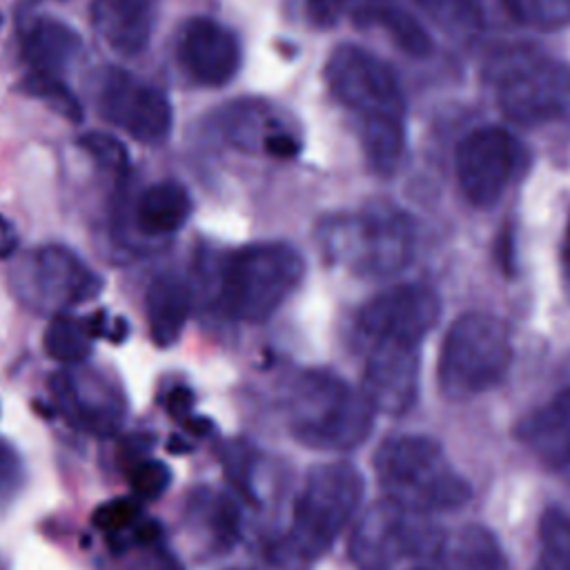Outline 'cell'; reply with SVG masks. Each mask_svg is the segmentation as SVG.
Listing matches in <instances>:
<instances>
[{
    "label": "cell",
    "instance_id": "cell-34",
    "mask_svg": "<svg viewBox=\"0 0 570 570\" xmlns=\"http://www.w3.org/2000/svg\"><path fill=\"white\" fill-rule=\"evenodd\" d=\"M165 407L176 421H187L191 416V407H194V392L185 385H176L165 396Z\"/></svg>",
    "mask_w": 570,
    "mask_h": 570
},
{
    "label": "cell",
    "instance_id": "cell-40",
    "mask_svg": "<svg viewBox=\"0 0 570 570\" xmlns=\"http://www.w3.org/2000/svg\"><path fill=\"white\" fill-rule=\"evenodd\" d=\"M566 236H570V225H568V234Z\"/></svg>",
    "mask_w": 570,
    "mask_h": 570
},
{
    "label": "cell",
    "instance_id": "cell-11",
    "mask_svg": "<svg viewBox=\"0 0 570 570\" xmlns=\"http://www.w3.org/2000/svg\"><path fill=\"white\" fill-rule=\"evenodd\" d=\"M519 142L501 127H479L456 147L454 171L463 196L476 207H492L519 167Z\"/></svg>",
    "mask_w": 570,
    "mask_h": 570
},
{
    "label": "cell",
    "instance_id": "cell-16",
    "mask_svg": "<svg viewBox=\"0 0 570 570\" xmlns=\"http://www.w3.org/2000/svg\"><path fill=\"white\" fill-rule=\"evenodd\" d=\"M89 13L98 38L114 53L134 58L149 47L158 0H91Z\"/></svg>",
    "mask_w": 570,
    "mask_h": 570
},
{
    "label": "cell",
    "instance_id": "cell-26",
    "mask_svg": "<svg viewBox=\"0 0 570 570\" xmlns=\"http://www.w3.org/2000/svg\"><path fill=\"white\" fill-rule=\"evenodd\" d=\"M361 140L370 165L379 174H392L403 156L405 127L403 120H385L361 125Z\"/></svg>",
    "mask_w": 570,
    "mask_h": 570
},
{
    "label": "cell",
    "instance_id": "cell-31",
    "mask_svg": "<svg viewBox=\"0 0 570 570\" xmlns=\"http://www.w3.org/2000/svg\"><path fill=\"white\" fill-rule=\"evenodd\" d=\"M129 483H131V490H134V494L138 499L154 501V499H158L169 488L171 470L163 461L147 459V461H140V463H136L131 468Z\"/></svg>",
    "mask_w": 570,
    "mask_h": 570
},
{
    "label": "cell",
    "instance_id": "cell-28",
    "mask_svg": "<svg viewBox=\"0 0 570 570\" xmlns=\"http://www.w3.org/2000/svg\"><path fill=\"white\" fill-rule=\"evenodd\" d=\"M521 24L543 31L570 27V0H501Z\"/></svg>",
    "mask_w": 570,
    "mask_h": 570
},
{
    "label": "cell",
    "instance_id": "cell-33",
    "mask_svg": "<svg viewBox=\"0 0 570 570\" xmlns=\"http://www.w3.org/2000/svg\"><path fill=\"white\" fill-rule=\"evenodd\" d=\"M24 483V463L18 450L0 436V501H9Z\"/></svg>",
    "mask_w": 570,
    "mask_h": 570
},
{
    "label": "cell",
    "instance_id": "cell-30",
    "mask_svg": "<svg viewBox=\"0 0 570 570\" xmlns=\"http://www.w3.org/2000/svg\"><path fill=\"white\" fill-rule=\"evenodd\" d=\"M78 147L87 151L100 167L111 171H125L127 169V147L111 134L105 131H87L78 138Z\"/></svg>",
    "mask_w": 570,
    "mask_h": 570
},
{
    "label": "cell",
    "instance_id": "cell-14",
    "mask_svg": "<svg viewBox=\"0 0 570 570\" xmlns=\"http://www.w3.org/2000/svg\"><path fill=\"white\" fill-rule=\"evenodd\" d=\"M363 394L376 412L403 414L419 394V347L376 341L367 343Z\"/></svg>",
    "mask_w": 570,
    "mask_h": 570
},
{
    "label": "cell",
    "instance_id": "cell-24",
    "mask_svg": "<svg viewBox=\"0 0 570 570\" xmlns=\"http://www.w3.org/2000/svg\"><path fill=\"white\" fill-rule=\"evenodd\" d=\"M91 338L94 334L89 332L87 321L73 318L62 312L56 314L47 325L42 345L49 358L65 365H76L91 354Z\"/></svg>",
    "mask_w": 570,
    "mask_h": 570
},
{
    "label": "cell",
    "instance_id": "cell-7",
    "mask_svg": "<svg viewBox=\"0 0 570 570\" xmlns=\"http://www.w3.org/2000/svg\"><path fill=\"white\" fill-rule=\"evenodd\" d=\"M505 118L543 125L570 118V65L528 51L505 56L494 73Z\"/></svg>",
    "mask_w": 570,
    "mask_h": 570
},
{
    "label": "cell",
    "instance_id": "cell-22",
    "mask_svg": "<svg viewBox=\"0 0 570 570\" xmlns=\"http://www.w3.org/2000/svg\"><path fill=\"white\" fill-rule=\"evenodd\" d=\"M441 548L445 570H505V557L497 537L483 525H463Z\"/></svg>",
    "mask_w": 570,
    "mask_h": 570
},
{
    "label": "cell",
    "instance_id": "cell-5",
    "mask_svg": "<svg viewBox=\"0 0 570 570\" xmlns=\"http://www.w3.org/2000/svg\"><path fill=\"white\" fill-rule=\"evenodd\" d=\"M512 361L508 325L485 312L459 316L441 345L439 385L450 399H465L494 387Z\"/></svg>",
    "mask_w": 570,
    "mask_h": 570
},
{
    "label": "cell",
    "instance_id": "cell-8",
    "mask_svg": "<svg viewBox=\"0 0 570 570\" xmlns=\"http://www.w3.org/2000/svg\"><path fill=\"white\" fill-rule=\"evenodd\" d=\"M439 548L428 512L412 510L392 499L372 503L356 521L347 552L358 570H392L403 559H416Z\"/></svg>",
    "mask_w": 570,
    "mask_h": 570
},
{
    "label": "cell",
    "instance_id": "cell-29",
    "mask_svg": "<svg viewBox=\"0 0 570 570\" xmlns=\"http://www.w3.org/2000/svg\"><path fill=\"white\" fill-rule=\"evenodd\" d=\"M441 29L470 36L481 27V13L472 0H414Z\"/></svg>",
    "mask_w": 570,
    "mask_h": 570
},
{
    "label": "cell",
    "instance_id": "cell-1",
    "mask_svg": "<svg viewBox=\"0 0 570 570\" xmlns=\"http://www.w3.org/2000/svg\"><path fill=\"white\" fill-rule=\"evenodd\" d=\"M374 412L363 390L325 370L303 372L287 396L294 439L321 452H347L361 445L372 432Z\"/></svg>",
    "mask_w": 570,
    "mask_h": 570
},
{
    "label": "cell",
    "instance_id": "cell-12",
    "mask_svg": "<svg viewBox=\"0 0 570 570\" xmlns=\"http://www.w3.org/2000/svg\"><path fill=\"white\" fill-rule=\"evenodd\" d=\"M441 316L439 294L421 283L396 285L370 298L356 318L365 343L392 341L419 347Z\"/></svg>",
    "mask_w": 570,
    "mask_h": 570
},
{
    "label": "cell",
    "instance_id": "cell-18",
    "mask_svg": "<svg viewBox=\"0 0 570 570\" xmlns=\"http://www.w3.org/2000/svg\"><path fill=\"white\" fill-rule=\"evenodd\" d=\"M22 56L31 71L58 76L82 56V38L62 20L40 18L22 40Z\"/></svg>",
    "mask_w": 570,
    "mask_h": 570
},
{
    "label": "cell",
    "instance_id": "cell-38",
    "mask_svg": "<svg viewBox=\"0 0 570 570\" xmlns=\"http://www.w3.org/2000/svg\"><path fill=\"white\" fill-rule=\"evenodd\" d=\"M0 570H7V563L0 559Z\"/></svg>",
    "mask_w": 570,
    "mask_h": 570
},
{
    "label": "cell",
    "instance_id": "cell-35",
    "mask_svg": "<svg viewBox=\"0 0 570 570\" xmlns=\"http://www.w3.org/2000/svg\"><path fill=\"white\" fill-rule=\"evenodd\" d=\"M18 249V232L7 216L0 214V258H9Z\"/></svg>",
    "mask_w": 570,
    "mask_h": 570
},
{
    "label": "cell",
    "instance_id": "cell-39",
    "mask_svg": "<svg viewBox=\"0 0 570 570\" xmlns=\"http://www.w3.org/2000/svg\"><path fill=\"white\" fill-rule=\"evenodd\" d=\"M53 2H67V0H53Z\"/></svg>",
    "mask_w": 570,
    "mask_h": 570
},
{
    "label": "cell",
    "instance_id": "cell-27",
    "mask_svg": "<svg viewBox=\"0 0 570 570\" xmlns=\"http://www.w3.org/2000/svg\"><path fill=\"white\" fill-rule=\"evenodd\" d=\"M20 91H24L31 98H38L47 102L58 116H62L69 122H80L82 120V105L76 98V94L53 73H40L31 71L22 85Z\"/></svg>",
    "mask_w": 570,
    "mask_h": 570
},
{
    "label": "cell",
    "instance_id": "cell-15",
    "mask_svg": "<svg viewBox=\"0 0 570 570\" xmlns=\"http://www.w3.org/2000/svg\"><path fill=\"white\" fill-rule=\"evenodd\" d=\"M178 58L196 82L223 87L240 67V45L225 24L212 18H191L180 29Z\"/></svg>",
    "mask_w": 570,
    "mask_h": 570
},
{
    "label": "cell",
    "instance_id": "cell-20",
    "mask_svg": "<svg viewBox=\"0 0 570 570\" xmlns=\"http://www.w3.org/2000/svg\"><path fill=\"white\" fill-rule=\"evenodd\" d=\"M191 214V198L176 180H160L140 191L134 207V223L145 236H167L178 232Z\"/></svg>",
    "mask_w": 570,
    "mask_h": 570
},
{
    "label": "cell",
    "instance_id": "cell-10",
    "mask_svg": "<svg viewBox=\"0 0 570 570\" xmlns=\"http://www.w3.org/2000/svg\"><path fill=\"white\" fill-rule=\"evenodd\" d=\"M102 289V278L87 267L78 254L62 245H45L29 256V263L18 274L20 298L36 307L62 314L76 305L96 298Z\"/></svg>",
    "mask_w": 570,
    "mask_h": 570
},
{
    "label": "cell",
    "instance_id": "cell-17",
    "mask_svg": "<svg viewBox=\"0 0 570 570\" xmlns=\"http://www.w3.org/2000/svg\"><path fill=\"white\" fill-rule=\"evenodd\" d=\"M521 445L548 468L570 465V387L521 419L517 428Z\"/></svg>",
    "mask_w": 570,
    "mask_h": 570
},
{
    "label": "cell",
    "instance_id": "cell-21",
    "mask_svg": "<svg viewBox=\"0 0 570 570\" xmlns=\"http://www.w3.org/2000/svg\"><path fill=\"white\" fill-rule=\"evenodd\" d=\"M145 312L154 343L158 347L174 345L189 316L187 285L174 274L156 276L145 294Z\"/></svg>",
    "mask_w": 570,
    "mask_h": 570
},
{
    "label": "cell",
    "instance_id": "cell-23",
    "mask_svg": "<svg viewBox=\"0 0 570 570\" xmlns=\"http://www.w3.org/2000/svg\"><path fill=\"white\" fill-rule=\"evenodd\" d=\"M354 18L358 22L381 27L410 56H428L432 51L428 31L394 0H358Z\"/></svg>",
    "mask_w": 570,
    "mask_h": 570
},
{
    "label": "cell",
    "instance_id": "cell-4",
    "mask_svg": "<svg viewBox=\"0 0 570 570\" xmlns=\"http://www.w3.org/2000/svg\"><path fill=\"white\" fill-rule=\"evenodd\" d=\"M305 263L287 243H252L232 252L220 272V301L229 316L247 323L269 318L298 287Z\"/></svg>",
    "mask_w": 570,
    "mask_h": 570
},
{
    "label": "cell",
    "instance_id": "cell-2",
    "mask_svg": "<svg viewBox=\"0 0 570 570\" xmlns=\"http://www.w3.org/2000/svg\"><path fill=\"white\" fill-rule=\"evenodd\" d=\"M374 470L385 497L419 512L463 505L472 490L448 461L443 448L421 434H401L381 443Z\"/></svg>",
    "mask_w": 570,
    "mask_h": 570
},
{
    "label": "cell",
    "instance_id": "cell-36",
    "mask_svg": "<svg viewBox=\"0 0 570 570\" xmlns=\"http://www.w3.org/2000/svg\"><path fill=\"white\" fill-rule=\"evenodd\" d=\"M158 570H185L171 554H163L160 563H158Z\"/></svg>",
    "mask_w": 570,
    "mask_h": 570
},
{
    "label": "cell",
    "instance_id": "cell-25",
    "mask_svg": "<svg viewBox=\"0 0 570 570\" xmlns=\"http://www.w3.org/2000/svg\"><path fill=\"white\" fill-rule=\"evenodd\" d=\"M534 570H570V517L559 508L541 514Z\"/></svg>",
    "mask_w": 570,
    "mask_h": 570
},
{
    "label": "cell",
    "instance_id": "cell-9",
    "mask_svg": "<svg viewBox=\"0 0 570 570\" xmlns=\"http://www.w3.org/2000/svg\"><path fill=\"white\" fill-rule=\"evenodd\" d=\"M332 96L354 111L361 125L403 120L405 105L392 69L358 45H338L325 62Z\"/></svg>",
    "mask_w": 570,
    "mask_h": 570
},
{
    "label": "cell",
    "instance_id": "cell-37",
    "mask_svg": "<svg viewBox=\"0 0 570 570\" xmlns=\"http://www.w3.org/2000/svg\"><path fill=\"white\" fill-rule=\"evenodd\" d=\"M410 570H432V568H425V566H416V568H410Z\"/></svg>",
    "mask_w": 570,
    "mask_h": 570
},
{
    "label": "cell",
    "instance_id": "cell-32",
    "mask_svg": "<svg viewBox=\"0 0 570 570\" xmlns=\"http://www.w3.org/2000/svg\"><path fill=\"white\" fill-rule=\"evenodd\" d=\"M140 501L138 497H120V499H111L107 503H102L91 521L96 528L105 530V532H122L127 528H131L138 519H140Z\"/></svg>",
    "mask_w": 570,
    "mask_h": 570
},
{
    "label": "cell",
    "instance_id": "cell-6",
    "mask_svg": "<svg viewBox=\"0 0 570 570\" xmlns=\"http://www.w3.org/2000/svg\"><path fill=\"white\" fill-rule=\"evenodd\" d=\"M363 499V479L350 461H330L314 465L294 505L289 543L303 559L321 557Z\"/></svg>",
    "mask_w": 570,
    "mask_h": 570
},
{
    "label": "cell",
    "instance_id": "cell-13",
    "mask_svg": "<svg viewBox=\"0 0 570 570\" xmlns=\"http://www.w3.org/2000/svg\"><path fill=\"white\" fill-rule=\"evenodd\" d=\"M98 114L125 129L131 138L158 145L171 131V102L154 85L140 82L127 71L105 69L96 89Z\"/></svg>",
    "mask_w": 570,
    "mask_h": 570
},
{
    "label": "cell",
    "instance_id": "cell-19",
    "mask_svg": "<svg viewBox=\"0 0 570 570\" xmlns=\"http://www.w3.org/2000/svg\"><path fill=\"white\" fill-rule=\"evenodd\" d=\"M51 392L60 412L71 425L96 434H111L118 430L122 416L118 399L100 401L94 394L87 396L82 385L69 372H58L51 376Z\"/></svg>",
    "mask_w": 570,
    "mask_h": 570
},
{
    "label": "cell",
    "instance_id": "cell-3",
    "mask_svg": "<svg viewBox=\"0 0 570 570\" xmlns=\"http://www.w3.org/2000/svg\"><path fill=\"white\" fill-rule=\"evenodd\" d=\"M318 238L330 261L365 276L394 274L410 263L414 252L412 220L387 203L327 218Z\"/></svg>",
    "mask_w": 570,
    "mask_h": 570
}]
</instances>
